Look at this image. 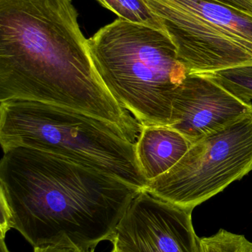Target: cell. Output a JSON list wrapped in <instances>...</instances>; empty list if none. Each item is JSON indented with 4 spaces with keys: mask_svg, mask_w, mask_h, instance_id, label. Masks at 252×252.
<instances>
[{
    "mask_svg": "<svg viewBox=\"0 0 252 252\" xmlns=\"http://www.w3.org/2000/svg\"><path fill=\"white\" fill-rule=\"evenodd\" d=\"M111 252H118V251H117V250H115V249H113V250H112V251Z\"/></svg>",
    "mask_w": 252,
    "mask_h": 252,
    "instance_id": "obj_16",
    "label": "cell"
},
{
    "mask_svg": "<svg viewBox=\"0 0 252 252\" xmlns=\"http://www.w3.org/2000/svg\"><path fill=\"white\" fill-rule=\"evenodd\" d=\"M0 201L12 229L35 247L68 244L87 251L112 242L118 223L142 190L96 169L42 151L4 148Z\"/></svg>",
    "mask_w": 252,
    "mask_h": 252,
    "instance_id": "obj_1",
    "label": "cell"
},
{
    "mask_svg": "<svg viewBox=\"0 0 252 252\" xmlns=\"http://www.w3.org/2000/svg\"><path fill=\"white\" fill-rule=\"evenodd\" d=\"M71 0H0V102L94 110L108 94Z\"/></svg>",
    "mask_w": 252,
    "mask_h": 252,
    "instance_id": "obj_2",
    "label": "cell"
},
{
    "mask_svg": "<svg viewBox=\"0 0 252 252\" xmlns=\"http://www.w3.org/2000/svg\"><path fill=\"white\" fill-rule=\"evenodd\" d=\"M201 252H252V242L244 235L220 229L213 236L201 238Z\"/></svg>",
    "mask_w": 252,
    "mask_h": 252,
    "instance_id": "obj_12",
    "label": "cell"
},
{
    "mask_svg": "<svg viewBox=\"0 0 252 252\" xmlns=\"http://www.w3.org/2000/svg\"><path fill=\"white\" fill-rule=\"evenodd\" d=\"M192 211L143 189L118 223L113 249L119 252H201Z\"/></svg>",
    "mask_w": 252,
    "mask_h": 252,
    "instance_id": "obj_7",
    "label": "cell"
},
{
    "mask_svg": "<svg viewBox=\"0 0 252 252\" xmlns=\"http://www.w3.org/2000/svg\"><path fill=\"white\" fill-rule=\"evenodd\" d=\"M0 252H10L7 249V246H6L5 241H4V238H0Z\"/></svg>",
    "mask_w": 252,
    "mask_h": 252,
    "instance_id": "obj_15",
    "label": "cell"
},
{
    "mask_svg": "<svg viewBox=\"0 0 252 252\" xmlns=\"http://www.w3.org/2000/svg\"><path fill=\"white\" fill-rule=\"evenodd\" d=\"M206 74L241 101L252 103V64L236 66Z\"/></svg>",
    "mask_w": 252,
    "mask_h": 252,
    "instance_id": "obj_10",
    "label": "cell"
},
{
    "mask_svg": "<svg viewBox=\"0 0 252 252\" xmlns=\"http://www.w3.org/2000/svg\"><path fill=\"white\" fill-rule=\"evenodd\" d=\"M252 113L244 103L202 73H189L176 91L168 126L192 144Z\"/></svg>",
    "mask_w": 252,
    "mask_h": 252,
    "instance_id": "obj_8",
    "label": "cell"
},
{
    "mask_svg": "<svg viewBox=\"0 0 252 252\" xmlns=\"http://www.w3.org/2000/svg\"><path fill=\"white\" fill-rule=\"evenodd\" d=\"M105 88L143 126H168L175 94L187 69L161 30L115 19L87 39Z\"/></svg>",
    "mask_w": 252,
    "mask_h": 252,
    "instance_id": "obj_3",
    "label": "cell"
},
{
    "mask_svg": "<svg viewBox=\"0 0 252 252\" xmlns=\"http://www.w3.org/2000/svg\"><path fill=\"white\" fill-rule=\"evenodd\" d=\"M232 7L252 16V0H207Z\"/></svg>",
    "mask_w": 252,
    "mask_h": 252,
    "instance_id": "obj_14",
    "label": "cell"
},
{
    "mask_svg": "<svg viewBox=\"0 0 252 252\" xmlns=\"http://www.w3.org/2000/svg\"><path fill=\"white\" fill-rule=\"evenodd\" d=\"M34 249V252H94V250L87 251L68 244H50Z\"/></svg>",
    "mask_w": 252,
    "mask_h": 252,
    "instance_id": "obj_13",
    "label": "cell"
},
{
    "mask_svg": "<svg viewBox=\"0 0 252 252\" xmlns=\"http://www.w3.org/2000/svg\"><path fill=\"white\" fill-rule=\"evenodd\" d=\"M2 149L22 146L44 151L145 189L136 142L118 126L97 117L41 102H0Z\"/></svg>",
    "mask_w": 252,
    "mask_h": 252,
    "instance_id": "obj_4",
    "label": "cell"
},
{
    "mask_svg": "<svg viewBox=\"0 0 252 252\" xmlns=\"http://www.w3.org/2000/svg\"><path fill=\"white\" fill-rule=\"evenodd\" d=\"M192 142L168 126H143L136 143V156L148 182L173 168Z\"/></svg>",
    "mask_w": 252,
    "mask_h": 252,
    "instance_id": "obj_9",
    "label": "cell"
},
{
    "mask_svg": "<svg viewBox=\"0 0 252 252\" xmlns=\"http://www.w3.org/2000/svg\"><path fill=\"white\" fill-rule=\"evenodd\" d=\"M252 170V113L193 142L168 172L145 190L193 210Z\"/></svg>",
    "mask_w": 252,
    "mask_h": 252,
    "instance_id": "obj_6",
    "label": "cell"
},
{
    "mask_svg": "<svg viewBox=\"0 0 252 252\" xmlns=\"http://www.w3.org/2000/svg\"><path fill=\"white\" fill-rule=\"evenodd\" d=\"M189 73L252 64V16L207 0H144Z\"/></svg>",
    "mask_w": 252,
    "mask_h": 252,
    "instance_id": "obj_5",
    "label": "cell"
},
{
    "mask_svg": "<svg viewBox=\"0 0 252 252\" xmlns=\"http://www.w3.org/2000/svg\"><path fill=\"white\" fill-rule=\"evenodd\" d=\"M118 18L164 31L162 25L144 0H97ZM165 32V31H164Z\"/></svg>",
    "mask_w": 252,
    "mask_h": 252,
    "instance_id": "obj_11",
    "label": "cell"
}]
</instances>
